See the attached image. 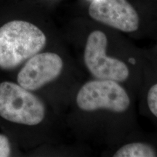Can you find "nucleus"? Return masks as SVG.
<instances>
[{"mask_svg": "<svg viewBox=\"0 0 157 157\" xmlns=\"http://www.w3.org/2000/svg\"><path fill=\"white\" fill-rule=\"evenodd\" d=\"M47 38L36 25L25 21H12L0 27V68L9 70L39 53Z\"/></svg>", "mask_w": 157, "mask_h": 157, "instance_id": "1", "label": "nucleus"}, {"mask_svg": "<svg viewBox=\"0 0 157 157\" xmlns=\"http://www.w3.org/2000/svg\"><path fill=\"white\" fill-rule=\"evenodd\" d=\"M45 108L39 98L20 84L0 83V116L6 120L25 125H36L44 117Z\"/></svg>", "mask_w": 157, "mask_h": 157, "instance_id": "2", "label": "nucleus"}, {"mask_svg": "<svg viewBox=\"0 0 157 157\" xmlns=\"http://www.w3.org/2000/svg\"><path fill=\"white\" fill-rule=\"evenodd\" d=\"M76 103L85 111L105 109L122 113L129 108L130 99L126 90L117 82L98 79L82 86L76 95Z\"/></svg>", "mask_w": 157, "mask_h": 157, "instance_id": "3", "label": "nucleus"}, {"mask_svg": "<svg viewBox=\"0 0 157 157\" xmlns=\"http://www.w3.org/2000/svg\"><path fill=\"white\" fill-rule=\"evenodd\" d=\"M107 36L103 31H94L88 36L84 60L87 69L98 79L124 82L129 77V71L124 63L106 54Z\"/></svg>", "mask_w": 157, "mask_h": 157, "instance_id": "4", "label": "nucleus"}, {"mask_svg": "<svg viewBox=\"0 0 157 157\" xmlns=\"http://www.w3.org/2000/svg\"><path fill=\"white\" fill-rule=\"evenodd\" d=\"M92 18L124 32L137 31L140 17L127 0H93L89 7Z\"/></svg>", "mask_w": 157, "mask_h": 157, "instance_id": "5", "label": "nucleus"}, {"mask_svg": "<svg viewBox=\"0 0 157 157\" xmlns=\"http://www.w3.org/2000/svg\"><path fill=\"white\" fill-rule=\"evenodd\" d=\"M63 62L53 52L37 53L29 59L17 74V83L28 90H36L58 78Z\"/></svg>", "mask_w": 157, "mask_h": 157, "instance_id": "6", "label": "nucleus"}, {"mask_svg": "<svg viewBox=\"0 0 157 157\" xmlns=\"http://www.w3.org/2000/svg\"><path fill=\"white\" fill-rule=\"evenodd\" d=\"M156 153L153 147L143 143H132L125 145L115 153L114 157H154Z\"/></svg>", "mask_w": 157, "mask_h": 157, "instance_id": "7", "label": "nucleus"}, {"mask_svg": "<svg viewBox=\"0 0 157 157\" xmlns=\"http://www.w3.org/2000/svg\"><path fill=\"white\" fill-rule=\"evenodd\" d=\"M147 103L151 112L157 118V84L153 85L147 95Z\"/></svg>", "mask_w": 157, "mask_h": 157, "instance_id": "8", "label": "nucleus"}, {"mask_svg": "<svg viewBox=\"0 0 157 157\" xmlns=\"http://www.w3.org/2000/svg\"><path fill=\"white\" fill-rule=\"evenodd\" d=\"M11 153L10 144L5 135L0 134V157L9 156Z\"/></svg>", "mask_w": 157, "mask_h": 157, "instance_id": "9", "label": "nucleus"}]
</instances>
